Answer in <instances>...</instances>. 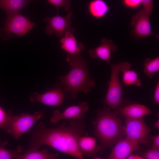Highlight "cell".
I'll use <instances>...</instances> for the list:
<instances>
[{
    "label": "cell",
    "instance_id": "obj_13",
    "mask_svg": "<svg viewBox=\"0 0 159 159\" xmlns=\"http://www.w3.org/2000/svg\"><path fill=\"white\" fill-rule=\"evenodd\" d=\"M101 41L102 44L99 46L89 50V54L93 59L100 58L110 64L111 52L116 51L117 47L112 40L104 38Z\"/></svg>",
    "mask_w": 159,
    "mask_h": 159
},
{
    "label": "cell",
    "instance_id": "obj_29",
    "mask_svg": "<svg viewBox=\"0 0 159 159\" xmlns=\"http://www.w3.org/2000/svg\"><path fill=\"white\" fill-rule=\"evenodd\" d=\"M151 138L153 142L152 147L159 149V135L151 136Z\"/></svg>",
    "mask_w": 159,
    "mask_h": 159
},
{
    "label": "cell",
    "instance_id": "obj_14",
    "mask_svg": "<svg viewBox=\"0 0 159 159\" xmlns=\"http://www.w3.org/2000/svg\"><path fill=\"white\" fill-rule=\"evenodd\" d=\"M72 33L68 32L61 39V48L70 55H80L85 49V47L82 43L78 42Z\"/></svg>",
    "mask_w": 159,
    "mask_h": 159
},
{
    "label": "cell",
    "instance_id": "obj_24",
    "mask_svg": "<svg viewBox=\"0 0 159 159\" xmlns=\"http://www.w3.org/2000/svg\"><path fill=\"white\" fill-rule=\"evenodd\" d=\"M142 157L145 159H158L159 149L152 147L143 153Z\"/></svg>",
    "mask_w": 159,
    "mask_h": 159
},
{
    "label": "cell",
    "instance_id": "obj_25",
    "mask_svg": "<svg viewBox=\"0 0 159 159\" xmlns=\"http://www.w3.org/2000/svg\"><path fill=\"white\" fill-rule=\"evenodd\" d=\"M143 10L148 14H152L153 7V0H141Z\"/></svg>",
    "mask_w": 159,
    "mask_h": 159
},
{
    "label": "cell",
    "instance_id": "obj_6",
    "mask_svg": "<svg viewBox=\"0 0 159 159\" xmlns=\"http://www.w3.org/2000/svg\"><path fill=\"white\" fill-rule=\"evenodd\" d=\"M111 76L108 82V88L104 102L110 108L115 109L122 104V87L119 78L120 72L119 63H110Z\"/></svg>",
    "mask_w": 159,
    "mask_h": 159
},
{
    "label": "cell",
    "instance_id": "obj_1",
    "mask_svg": "<svg viewBox=\"0 0 159 159\" xmlns=\"http://www.w3.org/2000/svg\"><path fill=\"white\" fill-rule=\"evenodd\" d=\"M85 128L83 119H72L68 125L64 122L59 127L51 128L40 122L32 133L27 150H38L47 145L77 159H83L78 142L80 137L88 135Z\"/></svg>",
    "mask_w": 159,
    "mask_h": 159
},
{
    "label": "cell",
    "instance_id": "obj_11",
    "mask_svg": "<svg viewBox=\"0 0 159 159\" xmlns=\"http://www.w3.org/2000/svg\"><path fill=\"white\" fill-rule=\"evenodd\" d=\"M89 108L88 103L87 102H82L79 103L77 105L68 107L62 112L59 110H55L53 112L50 122L53 124H57L62 120L83 119Z\"/></svg>",
    "mask_w": 159,
    "mask_h": 159
},
{
    "label": "cell",
    "instance_id": "obj_22",
    "mask_svg": "<svg viewBox=\"0 0 159 159\" xmlns=\"http://www.w3.org/2000/svg\"><path fill=\"white\" fill-rule=\"evenodd\" d=\"M144 72L150 78L152 79L155 76V73L159 71V57H157L153 59L146 58L144 64Z\"/></svg>",
    "mask_w": 159,
    "mask_h": 159
},
{
    "label": "cell",
    "instance_id": "obj_2",
    "mask_svg": "<svg viewBox=\"0 0 159 159\" xmlns=\"http://www.w3.org/2000/svg\"><path fill=\"white\" fill-rule=\"evenodd\" d=\"M66 60L71 66V69L67 74L58 77L57 83L63 87L68 97L74 99L79 93L87 94L90 92L95 86V82L90 77L88 62L81 55L67 54Z\"/></svg>",
    "mask_w": 159,
    "mask_h": 159
},
{
    "label": "cell",
    "instance_id": "obj_9",
    "mask_svg": "<svg viewBox=\"0 0 159 159\" xmlns=\"http://www.w3.org/2000/svg\"><path fill=\"white\" fill-rule=\"evenodd\" d=\"M66 97H68L67 92L57 83L54 88L42 94L37 92L32 93L29 98L32 103L39 102L48 106H57L63 103Z\"/></svg>",
    "mask_w": 159,
    "mask_h": 159
},
{
    "label": "cell",
    "instance_id": "obj_8",
    "mask_svg": "<svg viewBox=\"0 0 159 159\" xmlns=\"http://www.w3.org/2000/svg\"><path fill=\"white\" fill-rule=\"evenodd\" d=\"M72 13L69 12L64 16H59L58 14L52 17L47 16L43 20L47 24L45 29L47 34L51 35L53 34L58 37H62L68 32L73 33L74 29L71 26V19Z\"/></svg>",
    "mask_w": 159,
    "mask_h": 159
},
{
    "label": "cell",
    "instance_id": "obj_31",
    "mask_svg": "<svg viewBox=\"0 0 159 159\" xmlns=\"http://www.w3.org/2000/svg\"><path fill=\"white\" fill-rule=\"evenodd\" d=\"M154 127L157 129H159V120H158L154 124Z\"/></svg>",
    "mask_w": 159,
    "mask_h": 159
},
{
    "label": "cell",
    "instance_id": "obj_28",
    "mask_svg": "<svg viewBox=\"0 0 159 159\" xmlns=\"http://www.w3.org/2000/svg\"><path fill=\"white\" fill-rule=\"evenodd\" d=\"M154 101L155 103L159 104V82H158L154 92Z\"/></svg>",
    "mask_w": 159,
    "mask_h": 159
},
{
    "label": "cell",
    "instance_id": "obj_30",
    "mask_svg": "<svg viewBox=\"0 0 159 159\" xmlns=\"http://www.w3.org/2000/svg\"><path fill=\"white\" fill-rule=\"evenodd\" d=\"M126 159H143V157L140 156L137 154L130 155Z\"/></svg>",
    "mask_w": 159,
    "mask_h": 159
},
{
    "label": "cell",
    "instance_id": "obj_3",
    "mask_svg": "<svg viewBox=\"0 0 159 159\" xmlns=\"http://www.w3.org/2000/svg\"><path fill=\"white\" fill-rule=\"evenodd\" d=\"M93 120L94 133L100 143L98 150L102 152L111 148L119 140L122 138L123 126L115 113L105 105L97 111Z\"/></svg>",
    "mask_w": 159,
    "mask_h": 159
},
{
    "label": "cell",
    "instance_id": "obj_20",
    "mask_svg": "<svg viewBox=\"0 0 159 159\" xmlns=\"http://www.w3.org/2000/svg\"><path fill=\"white\" fill-rule=\"evenodd\" d=\"M109 6L103 0H93L89 3L88 10L93 17L100 19L104 17L108 12Z\"/></svg>",
    "mask_w": 159,
    "mask_h": 159
},
{
    "label": "cell",
    "instance_id": "obj_21",
    "mask_svg": "<svg viewBox=\"0 0 159 159\" xmlns=\"http://www.w3.org/2000/svg\"><path fill=\"white\" fill-rule=\"evenodd\" d=\"M8 141H2L0 140V159H16L17 156L21 153L24 147L18 146L15 149L9 150L5 147Z\"/></svg>",
    "mask_w": 159,
    "mask_h": 159
},
{
    "label": "cell",
    "instance_id": "obj_15",
    "mask_svg": "<svg viewBox=\"0 0 159 159\" xmlns=\"http://www.w3.org/2000/svg\"><path fill=\"white\" fill-rule=\"evenodd\" d=\"M38 0H0V8L5 12L6 18L20 14L22 9L34 1Z\"/></svg>",
    "mask_w": 159,
    "mask_h": 159
},
{
    "label": "cell",
    "instance_id": "obj_23",
    "mask_svg": "<svg viewBox=\"0 0 159 159\" xmlns=\"http://www.w3.org/2000/svg\"><path fill=\"white\" fill-rule=\"evenodd\" d=\"M71 0H47L49 4L56 7L57 13L58 14L59 7H62L65 11H68L70 9V1Z\"/></svg>",
    "mask_w": 159,
    "mask_h": 159
},
{
    "label": "cell",
    "instance_id": "obj_27",
    "mask_svg": "<svg viewBox=\"0 0 159 159\" xmlns=\"http://www.w3.org/2000/svg\"><path fill=\"white\" fill-rule=\"evenodd\" d=\"M123 1L126 6L131 8H137L141 4V0H123Z\"/></svg>",
    "mask_w": 159,
    "mask_h": 159
},
{
    "label": "cell",
    "instance_id": "obj_18",
    "mask_svg": "<svg viewBox=\"0 0 159 159\" xmlns=\"http://www.w3.org/2000/svg\"><path fill=\"white\" fill-rule=\"evenodd\" d=\"M120 72L122 73V81L125 85H135L137 87L142 85L141 80L138 78L134 70L131 69V65L128 62L119 63Z\"/></svg>",
    "mask_w": 159,
    "mask_h": 159
},
{
    "label": "cell",
    "instance_id": "obj_16",
    "mask_svg": "<svg viewBox=\"0 0 159 159\" xmlns=\"http://www.w3.org/2000/svg\"><path fill=\"white\" fill-rule=\"evenodd\" d=\"M78 145L79 149L84 156L94 158L98 150L96 139L87 135L81 136L79 139Z\"/></svg>",
    "mask_w": 159,
    "mask_h": 159
},
{
    "label": "cell",
    "instance_id": "obj_26",
    "mask_svg": "<svg viewBox=\"0 0 159 159\" xmlns=\"http://www.w3.org/2000/svg\"><path fill=\"white\" fill-rule=\"evenodd\" d=\"M8 118L7 113L0 106V128L5 127Z\"/></svg>",
    "mask_w": 159,
    "mask_h": 159
},
{
    "label": "cell",
    "instance_id": "obj_7",
    "mask_svg": "<svg viewBox=\"0 0 159 159\" xmlns=\"http://www.w3.org/2000/svg\"><path fill=\"white\" fill-rule=\"evenodd\" d=\"M123 130L127 138L138 144L149 145L148 135L151 130L147 126L143 118H127Z\"/></svg>",
    "mask_w": 159,
    "mask_h": 159
},
{
    "label": "cell",
    "instance_id": "obj_12",
    "mask_svg": "<svg viewBox=\"0 0 159 159\" xmlns=\"http://www.w3.org/2000/svg\"><path fill=\"white\" fill-rule=\"evenodd\" d=\"M114 145L108 159H126L133 152L139 150L138 143L127 138L119 140Z\"/></svg>",
    "mask_w": 159,
    "mask_h": 159
},
{
    "label": "cell",
    "instance_id": "obj_19",
    "mask_svg": "<svg viewBox=\"0 0 159 159\" xmlns=\"http://www.w3.org/2000/svg\"><path fill=\"white\" fill-rule=\"evenodd\" d=\"M38 150H27L24 154L19 155L16 159H56L58 158V153H49L47 149Z\"/></svg>",
    "mask_w": 159,
    "mask_h": 159
},
{
    "label": "cell",
    "instance_id": "obj_10",
    "mask_svg": "<svg viewBox=\"0 0 159 159\" xmlns=\"http://www.w3.org/2000/svg\"><path fill=\"white\" fill-rule=\"evenodd\" d=\"M150 16V14L143 9L139 10L132 16L131 21L133 27L132 34L135 38L141 39L153 36L157 37L152 32Z\"/></svg>",
    "mask_w": 159,
    "mask_h": 159
},
{
    "label": "cell",
    "instance_id": "obj_5",
    "mask_svg": "<svg viewBox=\"0 0 159 159\" xmlns=\"http://www.w3.org/2000/svg\"><path fill=\"white\" fill-rule=\"evenodd\" d=\"M36 24L21 14L15 15L6 18L3 22V26L0 29V37L7 40L11 39L13 34L21 37Z\"/></svg>",
    "mask_w": 159,
    "mask_h": 159
},
{
    "label": "cell",
    "instance_id": "obj_17",
    "mask_svg": "<svg viewBox=\"0 0 159 159\" xmlns=\"http://www.w3.org/2000/svg\"><path fill=\"white\" fill-rule=\"evenodd\" d=\"M120 113L127 118H143V116L152 113L146 106L140 104H133L121 108Z\"/></svg>",
    "mask_w": 159,
    "mask_h": 159
},
{
    "label": "cell",
    "instance_id": "obj_4",
    "mask_svg": "<svg viewBox=\"0 0 159 159\" xmlns=\"http://www.w3.org/2000/svg\"><path fill=\"white\" fill-rule=\"evenodd\" d=\"M8 118L4 130L16 140L29 131L36 123L43 117L44 113L36 112L31 115L22 113L20 115L14 114L11 110L7 112Z\"/></svg>",
    "mask_w": 159,
    "mask_h": 159
}]
</instances>
